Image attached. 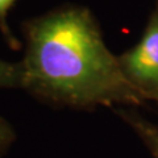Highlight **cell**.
<instances>
[{
    "instance_id": "cell-1",
    "label": "cell",
    "mask_w": 158,
    "mask_h": 158,
    "mask_svg": "<svg viewBox=\"0 0 158 158\" xmlns=\"http://www.w3.org/2000/svg\"><path fill=\"white\" fill-rule=\"evenodd\" d=\"M24 38L21 90L38 100L90 111L146 99L128 81L88 8L71 4L40 15L25 23Z\"/></svg>"
},
{
    "instance_id": "cell-2",
    "label": "cell",
    "mask_w": 158,
    "mask_h": 158,
    "mask_svg": "<svg viewBox=\"0 0 158 158\" xmlns=\"http://www.w3.org/2000/svg\"><path fill=\"white\" fill-rule=\"evenodd\" d=\"M125 77L146 99L158 96V12L135 46L118 56Z\"/></svg>"
},
{
    "instance_id": "cell-3",
    "label": "cell",
    "mask_w": 158,
    "mask_h": 158,
    "mask_svg": "<svg viewBox=\"0 0 158 158\" xmlns=\"http://www.w3.org/2000/svg\"><path fill=\"white\" fill-rule=\"evenodd\" d=\"M113 111L123 121L127 123V125L144 142V145L150 152L152 157L158 158V124L148 121L137 112L132 110H125L123 107L113 108Z\"/></svg>"
},
{
    "instance_id": "cell-4",
    "label": "cell",
    "mask_w": 158,
    "mask_h": 158,
    "mask_svg": "<svg viewBox=\"0 0 158 158\" xmlns=\"http://www.w3.org/2000/svg\"><path fill=\"white\" fill-rule=\"evenodd\" d=\"M23 86V71L20 62H9L0 58V90H12Z\"/></svg>"
},
{
    "instance_id": "cell-5",
    "label": "cell",
    "mask_w": 158,
    "mask_h": 158,
    "mask_svg": "<svg viewBox=\"0 0 158 158\" xmlns=\"http://www.w3.org/2000/svg\"><path fill=\"white\" fill-rule=\"evenodd\" d=\"M16 140L17 135L12 124L4 117H0V158L7 156Z\"/></svg>"
},
{
    "instance_id": "cell-6",
    "label": "cell",
    "mask_w": 158,
    "mask_h": 158,
    "mask_svg": "<svg viewBox=\"0 0 158 158\" xmlns=\"http://www.w3.org/2000/svg\"><path fill=\"white\" fill-rule=\"evenodd\" d=\"M15 3H16V0H0V31L4 34V37L7 38L9 45L17 46L16 38L13 37L11 28L8 25V15Z\"/></svg>"
},
{
    "instance_id": "cell-7",
    "label": "cell",
    "mask_w": 158,
    "mask_h": 158,
    "mask_svg": "<svg viewBox=\"0 0 158 158\" xmlns=\"http://www.w3.org/2000/svg\"><path fill=\"white\" fill-rule=\"evenodd\" d=\"M156 99H157V100H158V96H157V98H156Z\"/></svg>"
}]
</instances>
